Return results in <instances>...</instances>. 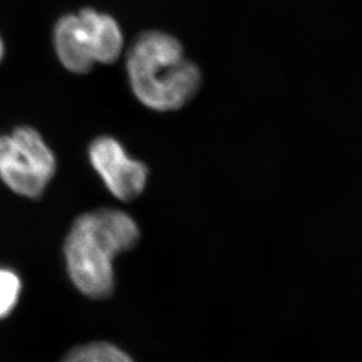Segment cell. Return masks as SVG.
<instances>
[{
	"label": "cell",
	"instance_id": "9",
	"mask_svg": "<svg viewBox=\"0 0 362 362\" xmlns=\"http://www.w3.org/2000/svg\"><path fill=\"white\" fill-rule=\"evenodd\" d=\"M4 56H5V45H4L3 39L0 37V63L3 62Z\"/></svg>",
	"mask_w": 362,
	"mask_h": 362
},
{
	"label": "cell",
	"instance_id": "4",
	"mask_svg": "<svg viewBox=\"0 0 362 362\" xmlns=\"http://www.w3.org/2000/svg\"><path fill=\"white\" fill-rule=\"evenodd\" d=\"M90 164L108 191L122 202H132L143 194L148 181V168L129 157L125 148L112 136H98L88 148Z\"/></svg>",
	"mask_w": 362,
	"mask_h": 362
},
{
	"label": "cell",
	"instance_id": "3",
	"mask_svg": "<svg viewBox=\"0 0 362 362\" xmlns=\"http://www.w3.org/2000/svg\"><path fill=\"white\" fill-rule=\"evenodd\" d=\"M56 173V156L37 129L18 126L0 136V180L13 193L40 198Z\"/></svg>",
	"mask_w": 362,
	"mask_h": 362
},
{
	"label": "cell",
	"instance_id": "6",
	"mask_svg": "<svg viewBox=\"0 0 362 362\" xmlns=\"http://www.w3.org/2000/svg\"><path fill=\"white\" fill-rule=\"evenodd\" d=\"M95 63L113 64L122 56L124 35L118 21L110 14L92 10Z\"/></svg>",
	"mask_w": 362,
	"mask_h": 362
},
{
	"label": "cell",
	"instance_id": "2",
	"mask_svg": "<svg viewBox=\"0 0 362 362\" xmlns=\"http://www.w3.org/2000/svg\"><path fill=\"white\" fill-rule=\"evenodd\" d=\"M126 69L138 100L158 112L177 111L198 94L202 71L166 32L146 31L131 46Z\"/></svg>",
	"mask_w": 362,
	"mask_h": 362
},
{
	"label": "cell",
	"instance_id": "8",
	"mask_svg": "<svg viewBox=\"0 0 362 362\" xmlns=\"http://www.w3.org/2000/svg\"><path fill=\"white\" fill-rule=\"evenodd\" d=\"M21 279L13 269L0 267V320L6 319L21 299Z\"/></svg>",
	"mask_w": 362,
	"mask_h": 362
},
{
	"label": "cell",
	"instance_id": "7",
	"mask_svg": "<svg viewBox=\"0 0 362 362\" xmlns=\"http://www.w3.org/2000/svg\"><path fill=\"white\" fill-rule=\"evenodd\" d=\"M60 362H134L125 352L108 342H92L74 349Z\"/></svg>",
	"mask_w": 362,
	"mask_h": 362
},
{
	"label": "cell",
	"instance_id": "5",
	"mask_svg": "<svg viewBox=\"0 0 362 362\" xmlns=\"http://www.w3.org/2000/svg\"><path fill=\"white\" fill-rule=\"evenodd\" d=\"M53 42L58 59L66 70L77 74L90 72L97 64L90 8L59 18L53 30Z\"/></svg>",
	"mask_w": 362,
	"mask_h": 362
},
{
	"label": "cell",
	"instance_id": "1",
	"mask_svg": "<svg viewBox=\"0 0 362 362\" xmlns=\"http://www.w3.org/2000/svg\"><path fill=\"white\" fill-rule=\"evenodd\" d=\"M136 221L120 209H100L78 216L64 253L71 280L85 296L104 299L115 289L113 262L139 240Z\"/></svg>",
	"mask_w": 362,
	"mask_h": 362
}]
</instances>
